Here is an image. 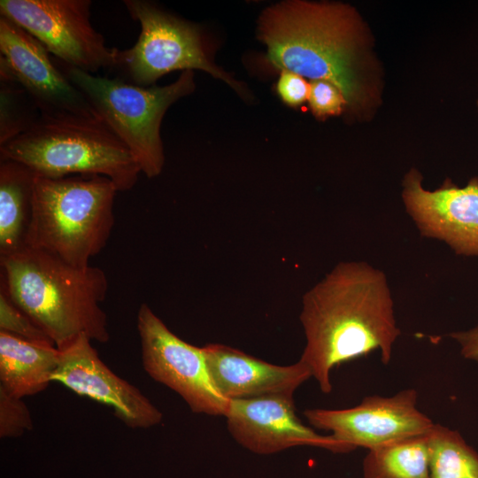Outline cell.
Listing matches in <instances>:
<instances>
[{"mask_svg": "<svg viewBox=\"0 0 478 478\" xmlns=\"http://www.w3.org/2000/svg\"><path fill=\"white\" fill-rule=\"evenodd\" d=\"M56 62L129 150L141 172L148 178L159 175L165 164L161 122L173 104L195 90L194 72L183 71L169 85L141 87Z\"/></svg>", "mask_w": 478, "mask_h": 478, "instance_id": "obj_6", "label": "cell"}, {"mask_svg": "<svg viewBox=\"0 0 478 478\" xmlns=\"http://www.w3.org/2000/svg\"><path fill=\"white\" fill-rule=\"evenodd\" d=\"M130 17L138 21L141 33L129 49L113 48L109 72L125 82L154 86L162 76L176 70H201L227 83L240 95L245 89L217 66L211 56L202 28L147 0H125Z\"/></svg>", "mask_w": 478, "mask_h": 478, "instance_id": "obj_7", "label": "cell"}, {"mask_svg": "<svg viewBox=\"0 0 478 478\" xmlns=\"http://www.w3.org/2000/svg\"><path fill=\"white\" fill-rule=\"evenodd\" d=\"M305 335L300 358L323 393L334 367L374 351L389 363L401 334L385 274L365 261H343L308 289L299 316Z\"/></svg>", "mask_w": 478, "mask_h": 478, "instance_id": "obj_1", "label": "cell"}, {"mask_svg": "<svg viewBox=\"0 0 478 478\" xmlns=\"http://www.w3.org/2000/svg\"><path fill=\"white\" fill-rule=\"evenodd\" d=\"M232 437L250 451L267 455L295 446H312L334 453L354 449L305 426L296 414L293 397L271 396L229 400L225 415Z\"/></svg>", "mask_w": 478, "mask_h": 478, "instance_id": "obj_13", "label": "cell"}, {"mask_svg": "<svg viewBox=\"0 0 478 478\" xmlns=\"http://www.w3.org/2000/svg\"><path fill=\"white\" fill-rule=\"evenodd\" d=\"M137 330L143 368L152 379L175 391L193 412L225 417L229 400L213 385L203 347L173 334L145 303L137 312Z\"/></svg>", "mask_w": 478, "mask_h": 478, "instance_id": "obj_9", "label": "cell"}, {"mask_svg": "<svg viewBox=\"0 0 478 478\" xmlns=\"http://www.w3.org/2000/svg\"><path fill=\"white\" fill-rule=\"evenodd\" d=\"M41 113L13 79L0 76V145L29 129Z\"/></svg>", "mask_w": 478, "mask_h": 478, "instance_id": "obj_20", "label": "cell"}, {"mask_svg": "<svg viewBox=\"0 0 478 478\" xmlns=\"http://www.w3.org/2000/svg\"><path fill=\"white\" fill-rule=\"evenodd\" d=\"M30 412L22 398L0 389V436L17 437L32 428Z\"/></svg>", "mask_w": 478, "mask_h": 478, "instance_id": "obj_22", "label": "cell"}, {"mask_svg": "<svg viewBox=\"0 0 478 478\" xmlns=\"http://www.w3.org/2000/svg\"><path fill=\"white\" fill-rule=\"evenodd\" d=\"M418 393L406 389L392 397L369 396L347 409H306L312 427L330 431L352 447L369 450L428 433L435 423L417 407Z\"/></svg>", "mask_w": 478, "mask_h": 478, "instance_id": "obj_10", "label": "cell"}, {"mask_svg": "<svg viewBox=\"0 0 478 478\" xmlns=\"http://www.w3.org/2000/svg\"><path fill=\"white\" fill-rule=\"evenodd\" d=\"M118 189L97 174L35 176L25 246L87 267L107 244Z\"/></svg>", "mask_w": 478, "mask_h": 478, "instance_id": "obj_4", "label": "cell"}, {"mask_svg": "<svg viewBox=\"0 0 478 478\" xmlns=\"http://www.w3.org/2000/svg\"><path fill=\"white\" fill-rule=\"evenodd\" d=\"M428 448L429 478H478V452L458 431L435 424Z\"/></svg>", "mask_w": 478, "mask_h": 478, "instance_id": "obj_19", "label": "cell"}, {"mask_svg": "<svg viewBox=\"0 0 478 478\" xmlns=\"http://www.w3.org/2000/svg\"><path fill=\"white\" fill-rule=\"evenodd\" d=\"M0 331L32 343L55 346L49 336L1 290Z\"/></svg>", "mask_w": 478, "mask_h": 478, "instance_id": "obj_21", "label": "cell"}, {"mask_svg": "<svg viewBox=\"0 0 478 478\" xmlns=\"http://www.w3.org/2000/svg\"><path fill=\"white\" fill-rule=\"evenodd\" d=\"M35 176L25 165L0 158V258L25 247Z\"/></svg>", "mask_w": 478, "mask_h": 478, "instance_id": "obj_17", "label": "cell"}, {"mask_svg": "<svg viewBox=\"0 0 478 478\" xmlns=\"http://www.w3.org/2000/svg\"><path fill=\"white\" fill-rule=\"evenodd\" d=\"M428 433L369 450L363 478H429Z\"/></svg>", "mask_w": 478, "mask_h": 478, "instance_id": "obj_18", "label": "cell"}, {"mask_svg": "<svg viewBox=\"0 0 478 478\" xmlns=\"http://www.w3.org/2000/svg\"><path fill=\"white\" fill-rule=\"evenodd\" d=\"M58 351L52 382L110 406L130 428H148L161 422V412L136 387L108 368L87 335H80Z\"/></svg>", "mask_w": 478, "mask_h": 478, "instance_id": "obj_14", "label": "cell"}, {"mask_svg": "<svg viewBox=\"0 0 478 478\" xmlns=\"http://www.w3.org/2000/svg\"><path fill=\"white\" fill-rule=\"evenodd\" d=\"M448 335L459 344L464 358L478 364V325L469 330L451 332Z\"/></svg>", "mask_w": 478, "mask_h": 478, "instance_id": "obj_25", "label": "cell"}, {"mask_svg": "<svg viewBox=\"0 0 478 478\" xmlns=\"http://www.w3.org/2000/svg\"><path fill=\"white\" fill-rule=\"evenodd\" d=\"M308 102L312 114L320 120L342 114L348 105L343 93L326 81L311 82Z\"/></svg>", "mask_w": 478, "mask_h": 478, "instance_id": "obj_23", "label": "cell"}, {"mask_svg": "<svg viewBox=\"0 0 478 478\" xmlns=\"http://www.w3.org/2000/svg\"><path fill=\"white\" fill-rule=\"evenodd\" d=\"M275 90L282 103L297 108L308 101L311 83L297 73L282 70L280 72Z\"/></svg>", "mask_w": 478, "mask_h": 478, "instance_id": "obj_24", "label": "cell"}, {"mask_svg": "<svg viewBox=\"0 0 478 478\" xmlns=\"http://www.w3.org/2000/svg\"><path fill=\"white\" fill-rule=\"evenodd\" d=\"M203 349L212 383L227 400L293 397L296 389L312 377L300 360L278 366L225 344L209 343Z\"/></svg>", "mask_w": 478, "mask_h": 478, "instance_id": "obj_15", "label": "cell"}, {"mask_svg": "<svg viewBox=\"0 0 478 478\" xmlns=\"http://www.w3.org/2000/svg\"><path fill=\"white\" fill-rule=\"evenodd\" d=\"M0 158L21 163L36 176H105L119 191L132 189L142 173L97 115L41 114L29 129L0 145Z\"/></svg>", "mask_w": 478, "mask_h": 478, "instance_id": "obj_5", "label": "cell"}, {"mask_svg": "<svg viewBox=\"0 0 478 478\" xmlns=\"http://www.w3.org/2000/svg\"><path fill=\"white\" fill-rule=\"evenodd\" d=\"M0 290L61 350L81 335L110 339L101 305L108 290L103 269L73 266L42 251L24 247L0 258Z\"/></svg>", "mask_w": 478, "mask_h": 478, "instance_id": "obj_3", "label": "cell"}, {"mask_svg": "<svg viewBox=\"0 0 478 478\" xmlns=\"http://www.w3.org/2000/svg\"><path fill=\"white\" fill-rule=\"evenodd\" d=\"M258 37L266 45L265 60L272 69L333 83L351 112L366 107L364 31L349 5L298 0L276 4L260 15Z\"/></svg>", "mask_w": 478, "mask_h": 478, "instance_id": "obj_2", "label": "cell"}, {"mask_svg": "<svg viewBox=\"0 0 478 478\" xmlns=\"http://www.w3.org/2000/svg\"><path fill=\"white\" fill-rule=\"evenodd\" d=\"M0 76L17 81L41 114L96 115L46 47L12 20L0 16Z\"/></svg>", "mask_w": 478, "mask_h": 478, "instance_id": "obj_11", "label": "cell"}, {"mask_svg": "<svg viewBox=\"0 0 478 478\" xmlns=\"http://www.w3.org/2000/svg\"><path fill=\"white\" fill-rule=\"evenodd\" d=\"M59 351L0 331V389L23 398L45 389L52 382Z\"/></svg>", "mask_w": 478, "mask_h": 478, "instance_id": "obj_16", "label": "cell"}, {"mask_svg": "<svg viewBox=\"0 0 478 478\" xmlns=\"http://www.w3.org/2000/svg\"><path fill=\"white\" fill-rule=\"evenodd\" d=\"M402 199L421 236L445 243L458 255L478 256V177L462 188L446 181L430 191L412 168L403 180Z\"/></svg>", "mask_w": 478, "mask_h": 478, "instance_id": "obj_12", "label": "cell"}, {"mask_svg": "<svg viewBox=\"0 0 478 478\" xmlns=\"http://www.w3.org/2000/svg\"><path fill=\"white\" fill-rule=\"evenodd\" d=\"M90 0H1L0 14L39 40L58 60L95 74L113 64V48L90 21Z\"/></svg>", "mask_w": 478, "mask_h": 478, "instance_id": "obj_8", "label": "cell"}]
</instances>
